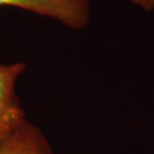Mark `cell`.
Returning a JSON list of instances; mask_svg holds the SVG:
<instances>
[{"instance_id": "3957f363", "label": "cell", "mask_w": 154, "mask_h": 154, "mask_svg": "<svg viewBox=\"0 0 154 154\" xmlns=\"http://www.w3.org/2000/svg\"><path fill=\"white\" fill-rule=\"evenodd\" d=\"M0 154H53L47 140L27 120L0 144Z\"/></svg>"}, {"instance_id": "277c9868", "label": "cell", "mask_w": 154, "mask_h": 154, "mask_svg": "<svg viewBox=\"0 0 154 154\" xmlns=\"http://www.w3.org/2000/svg\"><path fill=\"white\" fill-rule=\"evenodd\" d=\"M130 2L146 12L154 11V0H130Z\"/></svg>"}, {"instance_id": "6da1fadb", "label": "cell", "mask_w": 154, "mask_h": 154, "mask_svg": "<svg viewBox=\"0 0 154 154\" xmlns=\"http://www.w3.org/2000/svg\"><path fill=\"white\" fill-rule=\"evenodd\" d=\"M0 6L31 11L75 30L87 28L91 19L89 0H0Z\"/></svg>"}, {"instance_id": "7a4b0ae2", "label": "cell", "mask_w": 154, "mask_h": 154, "mask_svg": "<svg viewBox=\"0 0 154 154\" xmlns=\"http://www.w3.org/2000/svg\"><path fill=\"white\" fill-rule=\"evenodd\" d=\"M25 68L23 63L0 64V144L26 120L16 94V82Z\"/></svg>"}]
</instances>
